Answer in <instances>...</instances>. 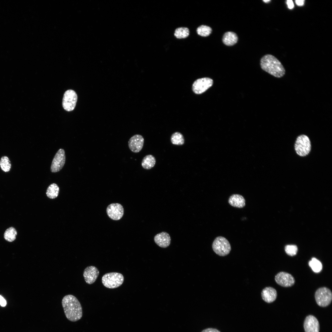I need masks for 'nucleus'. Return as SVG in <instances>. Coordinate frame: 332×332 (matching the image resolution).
<instances>
[{
  "mask_svg": "<svg viewBox=\"0 0 332 332\" xmlns=\"http://www.w3.org/2000/svg\"><path fill=\"white\" fill-rule=\"evenodd\" d=\"M62 305L66 318L70 321L75 322L80 320L82 316L81 305L74 296L68 294L64 296Z\"/></svg>",
  "mask_w": 332,
  "mask_h": 332,
  "instance_id": "f257e3e1",
  "label": "nucleus"
},
{
  "mask_svg": "<svg viewBox=\"0 0 332 332\" xmlns=\"http://www.w3.org/2000/svg\"><path fill=\"white\" fill-rule=\"evenodd\" d=\"M260 66L263 70L278 78L284 76L285 70L279 60L271 54L263 56L260 60Z\"/></svg>",
  "mask_w": 332,
  "mask_h": 332,
  "instance_id": "f03ea898",
  "label": "nucleus"
},
{
  "mask_svg": "<svg viewBox=\"0 0 332 332\" xmlns=\"http://www.w3.org/2000/svg\"><path fill=\"white\" fill-rule=\"evenodd\" d=\"M124 277L121 273L112 272L105 274L102 278V282L105 287L113 289L121 286L123 283Z\"/></svg>",
  "mask_w": 332,
  "mask_h": 332,
  "instance_id": "7ed1b4c3",
  "label": "nucleus"
},
{
  "mask_svg": "<svg viewBox=\"0 0 332 332\" xmlns=\"http://www.w3.org/2000/svg\"><path fill=\"white\" fill-rule=\"evenodd\" d=\"M294 148L296 153L299 156L304 157L307 155L311 149V144L309 138L306 135L298 136L295 141Z\"/></svg>",
  "mask_w": 332,
  "mask_h": 332,
  "instance_id": "20e7f679",
  "label": "nucleus"
},
{
  "mask_svg": "<svg viewBox=\"0 0 332 332\" xmlns=\"http://www.w3.org/2000/svg\"><path fill=\"white\" fill-rule=\"evenodd\" d=\"M212 246L214 251L220 256H224L228 255L231 250L228 241L222 236H218L215 239Z\"/></svg>",
  "mask_w": 332,
  "mask_h": 332,
  "instance_id": "39448f33",
  "label": "nucleus"
},
{
  "mask_svg": "<svg viewBox=\"0 0 332 332\" xmlns=\"http://www.w3.org/2000/svg\"><path fill=\"white\" fill-rule=\"evenodd\" d=\"M314 297L317 304L325 307L329 306L332 300V293L328 288L323 287L318 288L315 291Z\"/></svg>",
  "mask_w": 332,
  "mask_h": 332,
  "instance_id": "423d86ee",
  "label": "nucleus"
},
{
  "mask_svg": "<svg viewBox=\"0 0 332 332\" xmlns=\"http://www.w3.org/2000/svg\"><path fill=\"white\" fill-rule=\"evenodd\" d=\"M77 99L76 93L69 89L65 93L62 99V105L64 109L67 111L73 110L75 107Z\"/></svg>",
  "mask_w": 332,
  "mask_h": 332,
  "instance_id": "0eeeda50",
  "label": "nucleus"
},
{
  "mask_svg": "<svg viewBox=\"0 0 332 332\" xmlns=\"http://www.w3.org/2000/svg\"><path fill=\"white\" fill-rule=\"evenodd\" d=\"M213 82L212 79L208 77L198 79L192 85V90L196 94L202 93L212 86Z\"/></svg>",
  "mask_w": 332,
  "mask_h": 332,
  "instance_id": "6e6552de",
  "label": "nucleus"
},
{
  "mask_svg": "<svg viewBox=\"0 0 332 332\" xmlns=\"http://www.w3.org/2000/svg\"><path fill=\"white\" fill-rule=\"evenodd\" d=\"M65 161L64 150L60 148L56 153L52 162L50 170L52 172L59 171L63 167Z\"/></svg>",
  "mask_w": 332,
  "mask_h": 332,
  "instance_id": "1a4fd4ad",
  "label": "nucleus"
},
{
  "mask_svg": "<svg viewBox=\"0 0 332 332\" xmlns=\"http://www.w3.org/2000/svg\"><path fill=\"white\" fill-rule=\"evenodd\" d=\"M275 280L277 284L283 287H289L295 283V280L290 274L284 271L277 273L275 276Z\"/></svg>",
  "mask_w": 332,
  "mask_h": 332,
  "instance_id": "9d476101",
  "label": "nucleus"
},
{
  "mask_svg": "<svg viewBox=\"0 0 332 332\" xmlns=\"http://www.w3.org/2000/svg\"><path fill=\"white\" fill-rule=\"evenodd\" d=\"M106 212L110 218L113 220H117L122 217L124 210L121 204L118 203H113L107 207Z\"/></svg>",
  "mask_w": 332,
  "mask_h": 332,
  "instance_id": "9b49d317",
  "label": "nucleus"
},
{
  "mask_svg": "<svg viewBox=\"0 0 332 332\" xmlns=\"http://www.w3.org/2000/svg\"><path fill=\"white\" fill-rule=\"evenodd\" d=\"M305 332H319L320 326L318 320L314 316L310 315L306 317L304 322Z\"/></svg>",
  "mask_w": 332,
  "mask_h": 332,
  "instance_id": "f8f14e48",
  "label": "nucleus"
},
{
  "mask_svg": "<svg viewBox=\"0 0 332 332\" xmlns=\"http://www.w3.org/2000/svg\"><path fill=\"white\" fill-rule=\"evenodd\" d=\"M144 142V138L141 135L139 134L135 135L129 140V148L130 150L133 152H139L143 148Z\"/></svg>",
  "mask_w": 332,
  "mask_h": 332,
  "instance_id": "ddd939ff",
  "label": "nucleus"
},
{
  "mask_svg": "<svg viewBox=\"0 0 332 332\" xmlns=\"http://www.w3.org/2000/svg\"><path fill=\"white\" fill-rule=\"evenodd\" d=\"M99 272L97 268L94 266L87 267L84 270L83 276L86 283L91 284L95 282L97 278Z\"/></svg>",
  "mask_w": 332,
  "mask_h": 332,
  "instance_id": "4468645a",
  "label": "nucleus"
},
{
  "mask_svg": "<svg viewBox=\"0 0 332 332\" xmlns=\"http://www.w3.org/2000/svg\"><path fill=\"white\" fill-rule=\"evenodd\" d=\"M261 297L263 300L268 303L274 302L276 299L277 294L276 290L274 288L267 287L263 289L261 293Z\"/></svg>",
  "mask_w": 332,
  "mask_h": 332,
  "instance_id": "2eb2a0df",
  "label": "nucleus"
},
{
  "mask_svg": "<svg viewBox=\"0 0 332 332\" xmlns=\"http://www.w3.org/2000/svg\"><path fill=\"white\" fill-rule=\"evenodd\" d=\"M154 240L159 246L162 248H166L170 244L171 238L168 233L162 232L155 236Z\"/></svg>",
  "mask_w": 332,
  "mask_h": 332,
  "instance_id": "dca6fc26",
  "label": "nucleus"
},
{
  "mask_svg": "<svg viewBox=\"0 0 332 332\" xmlns=\"http://www.w3.org/2000/svg\"><path fill=\"white\" fill-rule=\"evenodd\" d=\"M228 203L231 206L235 208H242L245 205V200L241 195L234 194L231 195L228 199Z\"/></svg>",
  "mask_w": 332,
  "mask_h": 332,
  "instance_id": "f3484780",
  "label": "nucleus"
},
{
  "mask_svg": "<svg viewBox=\"0 0 332 332\" xmlns=\"http://www.w3.org/2000/svg\"><path fill=\"white\" fill-rule=\"evenodd\" d=\"M238 38L236 34L232 32H227L225 33L223 37L222 41L223 43L227 46H231L236 43Z\"/></svg>",
  "mask_w": 332,
  "mask_h": 332,
  "instance_id": "a211bd4d",
  "label": "nucleus"
},
{
  "mask_svg": "<svg viewBox=\"0 0 332 332\" xmlns=\"http://www.w3.org/2000/svg\"><path fill=\"white\" fill-rule=\"evenodd\" d=\"M156 159L152 155H148L145 156L141 162V166L144 169L149 170L154 167L156 164Z\"/></svg>",
  "mask_w": 332,
  "mask_h": 332,
  "instance_id": "6ab92c4d",
  "label": "nucleus"
},
{
  "mask_svg": "<svg viewBox=\"0 0 332 332\" xmlns=\"http://www.w3.org/2000/svg\"><path fill=\"white\" fill-rule=\"evenodd\" d=\"M59 191V188L57 184L53 183L49 185L47 188L46 195L50 199H55L58 196Z\"/></svg>",
  "mask_w": 332,
  "mask_h": 332,
  "instance_id": "aec40b11",
  "label": "nucleus"
},
{
  "mask_svg": "<svg viewBox=\"0 0 332 332\" xmlns=\"http://www.w3.org/2000/svg\"><path fill=\"white\" fill-rule=\"evenodd\" d=\"M17 234V230L14 227H11L7 228L4 234V237L7 241L12 242L14 241Z\"/></svg>",
  "mask_w": 332,
  "mask_h": 332,
  "instance_id": "412c9836",
  "label": "nucleus"
},
{
  "mask_svg": "<svg viewBox=\"0 0 332 332\" xmlns=\"http://www.w3.org/2000/svg\"><path fill=\"white\" fill-rule=\"evenodd\" d=\"M308 264L312 271L315 273H319L322 270V265L321 262L315 257L311 259V260L309 262Z\"/></svg>",
  "mask_w": 332,
  "mask_h": 332,
  "instance_id": "4be33fe9",
  "label": "nucleus"
},
{
  "mask_svg": "<svg viewBox=\"0 0 332 332\" xmlns=\"http://www.w3.org/2000/svg\"><path fill=\"white\" fill-rule=\"evenodd\" d=\"M0 167L4 172H9L11 168V161L9 157L6 156H2L0 160Z\"/></svg>",
  "mask_w": 332,
  "mask_h": 332,
  "instance_id": "5701e85b",
  "label": "nucleus"
},
{
  "mask_svg": "<svg viewBox=\"0 0 332 332\" xmlns=\"http://www.w3.org/2000/svg\"><path fill=\"white\" fill-rule=\"evenodd\" d=\"M171 141L173 144L181 145L184 143V139L183 135L179 132L173 133L171 137Z\"/></svg>",
  "mask_w": 332,
  "mask_h": 332,
  "instance_id": "b1692460",
  "label": "nucleus"
},
{
  "mask_svg": "<svg viewBox=\"0 0 332 332\" xmlns=\"http://www.w3.org/2000/svg\"><path fill=\"white\" fill-rule=\"evenodd\" d=\"M189 34V30L187 28L181 27L175 30L174 35L177 38H184L188 37Z\"/></svg>",
  "mask_w": 332,
  "mask_h": 332,
  "instance_id": "393cba45",
  "label": "nucleus"
},
{
  "mask_svg": "<svg viewBox=\"0 0 332 332\" xmlns=\"http://www.w3.org/2000/svg\"><path fill=\"white\" fill-rule=\"evenodd\" d=\"M196 31L198 35L206 37L208 36L211 33L212 29L209 26L202 25L197 28Z\"/></svg>",
  "mask_w": 332,
  "mask_h": 332,
  "instance_id": "a878e982",
  "label": "nucleus"
},
{
  "mask_svg": "<svg viewBox=\"0 0 332 332\" xmlns=\"http://www.w3.org/2000/svg\"><path fill=\"white\" fill-rule=\"evenodd\" d=\"M285 250L287 255L292 256L296 255L298 248L295 245H287L285 246Z\"/></svg>",
  "mask_w": 332,
  "mask_h": 332,
  "instance_id": "bb28decb",
  "label": "nucleus"
},
{
  "mask_svg": "<svg viewBox=\"0 0 332 332\" xmlns=\"http://www.w3.org/2000/svg\"><path fill=\"white\" fill-rule=\"evenodd\" d=\"M201 332H220L218 329L213 328H208L202 330Z\"/></svg>",
  "mask_w": 332,
  "mask_h": 332,
  "instance_id": "cd10ccee",
  "label": "nucleus"
},
{
  "mask_svg": "<svg viewBox=\"0 0 332 332\" xmlns=\"http://www.w3.org/2000/svg\"><path fill=\"white\" fill-rule=\"evenodd\" d=\"M6 304V302L5 299L0 295V305L2 306H5Z\"/></svg>",
  "mask_w": 332,
  "mask_h": 332,
  "instance_id": "c85d7f7f",
  "label": "nucleus"
},
{
  "mask_svg": "<svg viewBox=\"0 0 332 332\" xmlns=\"http://www.w3.org/2000/svg\"><path fill=\"white\" fill-rule=\"evenodd\" d=\"M287 4L288 8L290 9H292L294 7V4L292 0H288L287 1Z\"/></svg>",
  "mask_w": 332,
  "mask_h": 332,
  "instance_id": "c756f323",
  "label": "nucleus"
},
{
  "mask_svg": "<svg viewBox=\"0 0 332 332\" xmlns=\"http://www.w3.org/2000/svg\"><path fill=\"white\" fill-rule=\"evenodd\" d=\"M295 1L298 6H302L303 5L305 1L303 0H296Z\"/></svg>",
  "mask_w": 332,
  "mask_h": 332,
  "instance_id": "7c9ffc66",
  "label": "nucleus"
},
{
  "mask_svg": "<svg viewBox=\"0 0 332 332\" xmlns=\"http://www.w3.org/2000/svg\"><path fill=\"white\" fill-rule=\"evenodd\" d=\"M263 1L265 3H267L271 1L270 0H263Z\"/></svg>",
  "mask_w": 332,
  "mask_h": 332,
  "instance_id": "2f4dec72",
  "label": "nucleus"
}]
</instances>
